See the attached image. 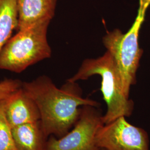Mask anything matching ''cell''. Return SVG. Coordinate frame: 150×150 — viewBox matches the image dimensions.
<instances>
[{
	"mask_svg": "<svg viewBox=\"0 0 150 150\" xmlns=\"http://www.w3.org/2000/svg\"><path fill=\"white\" fill-rule=\"evenodd\" d=\"M57 0H17L18 26L21 30L41 22L51 21Z\"/></svg>",
	"mask_w": 150,
	"mask_h": 150,
	"instance_id": "ba28073f",
	"label": "cell"
},
{
	"mask_svg": "<svg viewBox=\"0 0 150 150\" xmlns=\"http://www.w3.org/2000/svg\"><path fill=\"white\" fill-rule=\"evenodd\" d=\"M18 26L17 0H0V51Z\"/></svg>",
	"mask_w": 150,
	"mask_h": 150,
	"instance_id": "30bf717a",
	"label": "cell"
},
{
	"mask_svg": "<svg viewBox=\"0 0 150 150\" xmlns=\"http://www.w3.org/2000/svg\"><path fill=\"white\" fill-rule=\"evenodd\" d=\"M95 75L101 77V91L107 105L106 112L102 117L103 123L121 116L130 117L134 110V102L125 93L118 67L108 51L97 59L84 60L78 72L67 80H86Z\"/></svg>",
	"mask_w": 150,
	"mask_h": 150,
	"instance_id": "7a4b0ae2",
	"label": "cell"
},
{
	"mask_svg": "<svg viewBox=\"0 0 150 150\" xmlns=\"http://www.w3.org/2000/svg\"><path fill=\"white\" fill-rule=\"evenodd\" d=\"M22 82L18 80L5 79L0 82V101L8 97L21 87Z\"/></svg>",
	"mask_w": 150,
	"mask_h": 150,
	"instance_id": "7c38bea8",
	"label": "cell"
},
{
	"mask_svg": "<svg viewBox=\"0 0 150 150\" xmlns=\"http://www.w3.org/2000/svg\"><path fill=\"white\" fill-rule=\"evenodd\" d=\"M7 98L0 101V150H17L13 139L12 128L6 115Z\"/></svg>",
	"mask_w": 150,
	"mask_h": 150,
	"instance_id": "8fae6325",
	"label": "cell"
},
{
	"mask_svg": "<svg viewBox=\"0 0 150 150\" xmlns=\"http://www.w3.org/2000/svg\"><path fill=\"white\" fill-rule=\"evenodd\" d=\"M150 6V0H139L137 15L129 31L123 33L120 30L115 29L108 31L102 39L118 67L123 91L129 97L131 87L136 82V72L144 52L139 47V31Z\"/></svg>",
	"mask_w": 150,
	"mask_h": 150,
	"instance_id": "3957f363",
	"label": "cell"
},
{
	"mask_svg": "<svg viewBox=\"0 0 150 150\" xmlns=\"http://www.w3.org/2000/svg\"><path fill=\"white\" fill-rule=\"evenodd\" d=\"M98 107L85 105L81 108L79 118L73 128L61 138L50 136L45 150H99L95 142L97 132L104 123Z\"/></svg>",
	"mask_w": 150,
	"mask_h": 150,
	"instance_id": "5b68a950",
	"label": "cell"
},
{
	"mask_svg": "<svg viewBox=\"0 0 150 150\" xmlns=\"http://www.w3.org/2000/svg\"><path fill=\"white\" fill-rule=\"evenodd\" d=\"M6 115L12 129L40 120V113L36 104L21 87L7 98Z\"/></svg>",
	"mask_w": 150,
	"mask_h": 150,
	"instance_id": "52a82bcc",
	"label": "cell"
},
{
	"mask_svg": "<svg viewBox=\"0 0 150 150\" xmlns=\"http://www.w3.org/2000/svg\"><path fill=\"white\" fill-rule=\"evenodd\" d=\"M95 142L99 149L105 150H150L147 132L129 123L124 116L102 125Z\"/></svg>",
	"mask_w": 150,
	"mask_h": 150,
	"instance_id": "8992f818",
	"label": "cell"
},
{
	"mask_svg": "<svg viewBox=\"0 0 150 150\" xmlns=\"http://www.w3.org/2000/svg\"><path fill=\"white\" fill-rule=\"evenodd\" d=\"M12 134L17 150H45L48 137L40 120L14 127Z\"/></svg>",
	"mask_w": 150,
	"mask_h": 150,
	"instance_id": "9c48e42d",
	"label": "cell"
},
{
	"mask_svg": "<svg viewBox=\"0 0 150 150\" xmlns=\"http://www.w3.org/2000/svg\"><path fill=\"white\" fill-rule=\"evenodd\" d=\"M21 88L38 106L40 121L47 137L61 138L73 128L80 114L81 107L100 103L84 98L76 82H67L58 88L46 76H40L30 82H22Z\"/></svg>",
	"mask_w": 150,
	"mask_h": 150,
	"instance_id": "6da1fadb",
	"label": "cell"
},
{
	"mask_svg": "<svg viewBox=\"0 0 150 150\" xmlns=\"http://www.w3.org/2000/svg\"><path fill=\"white\" fill-rule=\"evenodd\" d=\"M50 21L18 30L0 51V69L20 73L51 55L47 33Z\"/></svg>",
	"mask_w": 150,
	"mask_h": 150,
	"instance_id": "277c9868",
	"label": "cell"
},
{
	"mask_svg": "<svg viewBox=\"0 0 150 150\" xmlns=\"http://www.w3.org/2000/svg\"><path fill=\"white\" fill-rule=\"evenodd\" d=\"M104 150V149H100V150Z\"/></svg>",
	"mask_w": 150,
	"mask_h": 150,
	"instance_id": "4fadbf2b",
	"label": "cell"
}]
</instances>
